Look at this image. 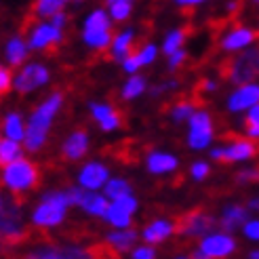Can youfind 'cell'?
<instances>
[{
    "label": "cell",
    "mask_w": 259,
    "mask_h": 259,
    "mask_svg": "<svg viewBox=\"0 0 259 259\" xmlns=\"http://www.w3.org/2000/svg\"><path fill=\"white\" fill-rule=\"evenodd\" d=\"M63 106V95L59 91L51 93L45 97L40 103L36 106V110L30 114V118L25 120V141H23V150L28 152H40L49 139L51 126H53L55 116L59 114Z\"/></svg>",
    "instance_id": "1"
},
{
    "label": "cell",
    "mask_w": 259,
    "mask_h": 259,
    "mask_svg": "<svg viewBox=\"0 0 259 259\" xmlns=\"http://www.w3.org/2000/svg\"><path fill=\"white\" fill-rule=\"evenodd\" d=\"M70 198L66 190H49L42 194V198L38 200L34 211L30 215V222L38 230H53L59 228L66 222V215L70 209Z\"/></svg>",
    "instance_id": "2"
},
{
    "label": "cell",
    "mask_w": 259,
    "mask_h": 259,
    "mask_svg": "<svg viewBox=\"0 0 259 259\" xmlns=\"http://www.w3.org/2000/svg\"><path fill=\"white\" fill-rule=\"evenodd\" d=\"M25 236V219L15 194L0 190V242H19Z\"/></svg>",
    "instance_id": "3"
},
{
    "label": "cell",
    "mask_w": 259,
    "mask_h": 259,
    "mask_svg": "<svg viewBox=\"0 0 259 259\" xmlns=\"http://www.w3.org/2000/svg\"><path fill=\"white\" fill-rule=\"evenodd\" d=\"M38 179H40V171L28 158H21L17 162L5 166L3 173H0V181H3L5 190L15 194V196L34 190L38 186Z\"/></svg>",
    "instance_id": "4"
},
{
    "label": "cell",
    "mask_w": 259,
    "mask_h": 259,
    "mask_svg": "<svg viewBox=\"0 0 259 259\" xmlns=\"http://www.w3.org/2000/svg\"><path fill=\"white\" fill-rule=\"evenodd\" d=\"M226 74L228 80L236 87L251 84L259 76V47H251L242 51V55L226 61Z\"/></svg>",
    "instance_id": "5"
},
{
    "label": "cell",
    "mask_w": 259,
    "mask_h": 259,
    "mask_svg": "<svg viewBox=\"0 0 259 259\" xmlns=\"http://www.w3.org/2000/svg\"><path fill=\"white\" fill-rule=\"evenodd\" d=\"M51 80V70L40 61H28L25 66H21L15 76H13V89L21 95L34 93V91L42 89Z\"/></svg>",
    "instance_id": "6"
},
{
    "label": "cell",
    "mask_w": 259,
    "mask_h": 259,
    "mask_svg": "<svg viewBox=\"0 0 259 259\" xmlns=\"http://www.w3.org/2000/svg\"><path fill=\"white\" fill-rule=\"evenodd\" d=\"M215 226H217V219H215L211 213L200 211V209L186 213V215L175 224L177 234L186 236V238H200V240H202L204 236L213 234V228H215Z\"/></svg>",
    "instance_id": "7"
},
{
    "label": "cell",
    "mask_w": 259,
    "mask_h": 259,
    "mask_svg": "<svg viewBox=\"0 0 259 259\" xmlns=\"http://www.w3.org/2000/svg\"><path fill=\"white\" fill-rule=\"evenodd\" d=\"M188 146L192 150H206L213 141V118L206 110H196L188 120Z\"/></svg>",
    "instance_id": "8"
},
{
    "label": "cell",
    "mask_w": 259,
    "mask_h": 259,
    "mask_svg": "<svg viewBox=\"0 0 259 259\" xmlns=\"http://www.w3.org/2000/svg\"><path fill=\"white\" fill-rule=\"evenodd\" d=\"M68 192V198H70V204L72 206H78L82 209L87 215L91 217H106L108 209H110V200L103 196L99 192H84L82 188H70L66 190Z\"/></svg>",
    "instance_id": "9"
},
{
    "label": "cell",
    "mask_w": 259,
    "mask_h": 259,
    "mask_svg": "<svg viewBox=\"0 0 259 259\" xmlns=\"http://www.w3.org/2000/svg\"><path fill=\"white\" fill-rule=\"evenodd\" d=\"M257 152H259V148H257L255 141H251L247 137H240V139H234L228 146L213 148L211 158L217 162H244V160H251Z\"/></svg>",
    "instance_id": "10"
},
{
    "label": "cell",
    "mask_w": 259,
    "mask_h": 259,
    "mask_svg": "<svg viewBox=\"0 0 259 259\" xmlns=\"http://www.w3.org/2000/svg\"><path fill=\"white\" fill-rule=\"evenodd\" d=\"M139 209V202L135 196H126V198H120V200H114L110 202V209L106 213V222L116 228V230H128L133 226V215L137 213Z\"/></svg>",
    "instance_id": "11"
},
{
    "label": "cell",
    "mask_w": 259,
    "mask_h": 259,
    "mask_svg": "<svg viewBox=\"0 0 259 259\" xmlns=\"http://www.w3.org/2000/svg\"><path fill=\"white\" fill-rule=\"evenodd\" d=\"M110 181V169L99 160H89L78 171V188L84 192H99Z\"/></svg>",
    "instance_id": "12"
},
{
    "label": "cell",
    "mask_w": 259,
    "mask_h": 259,
    "mask_svg": "<svg viewBox=\"0 0 259 259\" xmlns=\"http://www.w3.org/2000/svg\"><path fill=\"white\" fill-rule=\"evenodd\" d=\"M255 40H257V32L253 28L242 25V23H232L222 34V38H219V47L228 51V53H232V51H242V49L247 51V49H251V45Z\"/></svg>",
    "instance_id": "13"
},
{
    "label": "cell",
    "mask_w": 259,
    "mask_h": 259,
    "mask_svg": "<svg viewBox=\"0 0 259 259\" xmlns=\"http://www.w3.org/2000/svg\"><path fill=\"white\" fill-rule=\"evenodd\" d=\"M25 40H28L30 51H47L63 40V30L55 28V25L49 21H38L30 30Z\"/></svg>",
    "instance_id": "14"
},
{
    "label": "cell",
    "mask_w": 259,
    "mask_h": 259,
    "mask_svg": "<svg viewBox=\"0 0 259 259\" xmlns=\"http://www.w3.org/2000/svg\"><path fill=\"white\" fill-rule=\"evenodd\" d=\"M198 249L211 259H228L230 255L236 253V240L232 234H226V232H213V234L200 240Z\"/></svg>",
    "instance_id": "15"
},
{
    "label": "cell",
    "mask_w": 259,
    "mask_h": 259,
    "mask_svg": "<svg viewBox=\"0 0 259 259\" xmlns=\"http://www.w3.org/2000/svg\"><path fill=\"white\" fill-rule=\"evenodd\" d=\"M257 103H259V84L251 82V84L236 87V91H232L226 106L230 112H249Z\"/></svg>",
    "instance_id": "16"
},
{
    "label": "cell",
    "mask_w": 259,
    "mask_h": 259,
    "mask_svg": "<svg viewBox=\"0 0 259 259\" xmlns=\"http://www.w3.org/2000/svg\"><path fill=\"white\" fill-rule=\"evenodd\" d=\"M89 112H91V116H93V120L99 124L101 131H106V133L116 131V128H120V124H122V116L118 114V110H116L114 106H110V103L91 101Z\"/></svg>",
    "instance_id": "17"
},
{
    "label": "cell",
    "mask_w": 259,
    "mask_h": 259,
    "mask_svg": "<svg viewBox=\"0 0 259 259\" xmlns=\"http://www.w3.org/2000/svg\"><path fill=\"white\" fill-rule=\"evenodd\" d=\"M89 146H91L89 133L82 131V128H78V131H72L66 137V141L61 144V154H63V158H66V160L76 162V160H80V158L87 156Z\"/></svg>",
    "instance_id": "18"
},
{
    "label": "cell",
    "mask_w": 259,
    "mask_h": 259,
    "mask_svg": "<svg viewBox=\"0 0 259 259\" xmlns=\"http://www.w3.org/2000/svg\"><path fill=\"white\" fill-rule=\"evenodd\" d=\"M177 228H175V222H171V219H154V222H150L144 228L141 238L148 242V247H154V244H160L169 236H173Z\"/></svg>",
    "instance_id": "19"
},
{
    "label": "cell",
    "mask_w": 259,
    "mask_h": 259,
    "mask_svg": "<svg viewBox=\"0 0 259 259\" xmlns=\"http://www.w3.org/2000/svg\"><path fill=\"white\" fill-rule=\"evenodd\" d=\"M249 222V209L242 204H226L222 209V219H219V228L226 234H232L234 230H238L242 224Z\"/></svg>",
    "instance_id": "20"
},
{
    "label": "cell",
    "mask_w": 259,
    "mask_h": 259,
    "mask_svg": "<svg viewBox=\"0 0 259 259\" xmlns=\"http://www.w3.org/2000/svg\"><path fill=\"white\" fill-rule=\"evenodd\" d=\"M179 166V158L175 154H169V152H150L146 156V169L152 173V175H166V173H173L177 171Z\"/></svg>",
    "instance_id": "21"
},
{
    "label": "cell",
    "mask_w": 259,
    "mask_h": 259,
    "mask_svg": "<svg viewBox=\"0 0 259 259\" xmlns=\"http://www.w3.org/2000/svg\"><path fill=\"white\" fill-rule=\"evenodd\" d=\"M28 55H30V47L28 40L23 36H11L7 45H5V59L9 66L13 68H21L28 63Z\"/></svg>",
    "instance_id": "22"
},
{
    "label": "cell",
    "mask_w": 259,
    "mask_h": 259,
    "mask_svg": "<svg viewBox=\"0 0 259 259\" xmlns=\"http://www.w3.org/2000/svg\"><path fill=\"white\" fill-rule=\"evenodd\" d=\"M135 30L133 28H126L122 32H118L114 36V40H112V47H110V53L116 61H124L128 55L135 51Z\"/></svg>",
    "instance_id": "23"
},
{
    "label": "cell",
    "mask_w": 259,
    "mask_h": 259,
    "mask_svg": "<svg viewBox=\"0 0 259 259\" xmlns=\"http://www.w3.org/2000/svg\"><path fill=\"white\" fill-rule=\"evenodd\" d=\"M139 234L137 230L128 228V230H114L106 236V244L110 249H114L116 253H126V251H133L135 249V242H137Z\"/></svg>",
    "instance_id": "24"
},
{
    "label": "cell",
    "mask_w": 259,
    "mask_h": 259,
    "mask_svg": "<svg viewBox=\"0 0 259 259\" xmlns=\"http://www.w3.org/2000/svg\"><path fill=\"white\" fill-rule=\"evenodd\" d=\"M3 135H5V139L17 141V144L23 146V141H25V120H23V116L19 112L5 114V118H3Z\"/></svg>",
    "instance_id": "25"
},
{
    "label": "cell",
    "mask_w": 259,
    "mask_h": 259,
    "mask_svg": "<svg viewBox=\"0 0 259 259\" xmlns=\"http://www.w3.org/2000/svg\"><path fill=\"white\" fill-rule=\"evenodd\" d=\"M82 32H112V19L106 9H93L82 21Z\"/></svg>",
    "instance_id": "26"
},
{
    "label": "cell",
    "mask_w": 259,
    "mask_h": 259,
    "mask_svg": "<svg viewBox=\"0 0 259 259\" xmlns=\"http://www.w3.org/2000/svg\"><path fill=\"white\" fill-rule=\"evenodd\" d=\"M103 196L110 202H114V200H120L126 196H133V188L124 177H110L106 188H103Z\"/></svg>",
    "instance_id": "27"
},
{
    "label": "cell",
    "mask_w": 259,
    "mask_h": 259,
    "mask_svg": "<svg viewBox=\"0 0 259 259\" xmlns=\"http://www.w3.org/2000/svg\"><path fill=\"white\" fill-rule=\"evenodd\" d=\"M23 158V146L17 144V141H11L0 137V166H9L13 162H17Z\"/></svg>",
    "instance_id": "28"
},
{
    "label": "cell",
    "mask_w": 259,
    "mask_h": 259,
    "mask_svg": "<svg viewBox=\"0 0 259 259\" xmlns=\"http://www.w3.org/2000/svg\"><path fill=\"white\" fill-rule=\"evenodd\" d=\"M146 89H148V82H146V78L141 74L128 76V78L124 80V84H122V89H120V97L124 101H133V99L144 95Z\"/></svg>",
    "instance_id": "29"
},
{
    "label": "cell",
    "mask_w": 259,
    "mask_h": 259,
    "mask_svg": "<svg viewBox=\"0 0 259 259\" xmlns=\"http://www.w3.org/2000/svg\"><path fill=\"white\" fill-rule=\"evenodd\" d=\"M61 11H66V0H38L34 5V15L42 21H51Z\"/></svg>",
    "instance_id": "30"
},
{
    "label": "cell",
    "mask_w": 259,
    "mask_h": 259,
    "mask_svg": "<svg viewBox=\"0 0 259 259\" xmlns=\"http://www.w3.org/2000/svg\"><path fill=\"white\" fill-rule=\"evenodd\" d=\"M186 38H188V28H175V30H171L169 34H166L164 42H162V53L169 55V57L175 55L177 51L184 49Z\"/></svg>",
    "instance_id": "31"
},
{
    "label": "cell",
    "mask_w": 259,
    "mask_h": 259,
    "mask_svg": "<svg viewBox=\"0 0 259 259\" xmlns=\"http://www.w3.org/2000/svg\"><path fill=\"white\" fill-rule=\"evenodd\" d=\"M133 13L131 0H110L108 3V15L112 21H126Z\"/></svg>",
    "instance_id": "32"
},
{
    "label": "cell",
    "mask_w": 259,
    "mask_h": 259,
    "mask_svg": "<svg viewBox=\"0 0 259 259\" xmlns=\"http://www.w3.org/2000/svg\"><path fill=\"white\" fill-rule=\"evenodd\" d=\"M194 114H196V106H194L192 99H181V101H175L171 106V118L175 122H186V120L192 118Z\"/></svg>",
    "instance_id": "33"
},
{
    "label": "cell",
    "mask_w": 259,
    "mask_h": 259,
    "mask_svg": "<svg viewBox=\"0 0 259 259\" xmlns=\"http://www.w3.org/2000/svg\"><path fill=\"white\" fill-rule=\"evenodd\" d=\"M244 133L247 139H259V103L244 116Z\"/></svg>",
    "instance_id": "34"
},
{
    "label": "cell",
    "mask_w": 259,
    "mask_h": 259,
    "mask_svg": "<svg viewBox=\"0 0 259 259\" xmlns=\"http://www.w3.org/2000/svg\"><path fill=\"white\" fill-rule=\"evenodd\" d=\"M156 55H158V47L152 45V42H148V45H144L141 49H137V61H139V66H150V63L156 59Z\"/></svg>",
    "instance_id": "35"
},
{
    "label": "cell",
    "mask_w": 259,
    "mask_h": 259,
    "mask_svg": "<svg viewBox=\"0 0 259 259\" xmlns=\"http://www.w3.org/2000/svg\"><path fill=\"white\" fill-rule=\"evenodd\" d=\"M190 175L194 181H202L211 175V164L209 162H204V160H198V162H194L190 166Z\"/></svg>",
    "instance_id": "36"
},
{
    "label": "cell",
    "mask_w": 259,
    "mask_h": 259,
    "mask_svg": "<svg viewBox=\"0 0 259 259\" xmlns=\"http://www.w3.org/2000/svg\"><path fill=\"white\" fill-rule=\"evenodd\" d=\"M13 76L15 74L11 72L9 66H3V63H0V95L9 93V91L13 89Z\"/></svg>",
    "instance_id": "37"
},
{
    "label": "cell",
    "mask_w": 259,
    "mask_h": 259,
    "mask_svg": "<svg viewBox=\"0 0 259 259\" xmlns=\"http://www.w3.org/2000/svg\"><path fill=\"white\" fill-rule=\"evenodd\" d=\"M236 181L238 184H257L259 181V166H249V169L238 171Z\"/></svg>",
    "instance_id": "38"
},
{
    "label": "cell",
    "mask_w": 259,
    "mask_h": 259,
    "mask_svg": "<svg viewBox=\"0 0 259 259\" xmlns=\"http://www.w3.org/2000/svg\"><path fill=\"white\" fill-rule=\"evenodd\" d=\"M131 259H156V251H154V247L141 244V247H135L131 251Z\"/></svg>",
    "instance_id": "39"
},
{
    "label": "cell",
    "mask_w": 259,
    "mask_h": 259,
    "mask_svg": "<svg viewBox=\"0 0 259 259\" xmlns=\"http://www.w3.org/2000/svg\"><path fill=\"white\" fill-rule=\"evenodd\" d=\"M242 232H244V236H247L249 240H257L259 242V219H249V222L242 226Z\"/></svg>",
    "instance_id": "40"
},
{
    "label": "cell",
    "mask_w": 259,
    "mask_h": 259,
    "mask_svg": "<svg viewBox=\"0 0 259 259\" xmlns=\"http://www.w3.org/2000/svg\"><path fill=\"white\" fill-rule=\"evenodd\" d=\"M141 66H139V61H137V49L133 51L131 55H128L124 61H122V70L126 72V74H131V76H135L137 74V70H139Z\"/></svg>",
    "instance_id": "41"
},
{
    "label": "cell",
    "mask_w": 259,
    "mask_h": 259,
    "mask_svg": "<svg viewBox=\"0 0 259 259\" xmlns=\"http://www.w3.org/2000/svg\"><path fill=\"white\" fill-rule=\"evenodd\" d=\"M186 59H188V51H186V49L177 51L175 55H171V57H169V70H171V72L179 70L181 66H184V61H186Z\"/></svg>",
    "instance_id": "42"
},
{
    "label": "cell",
    "mask_w": 259,
    "mask_h": 259,
    "mask_svg": "<svg viewBox=\"0 0 259 259\" xmlns=\"http://www.w3.org/2000/svg\"><path fill=\"white\" fill-rule=\"evenodd\" d=\"M177 87H179V80H166V82H160V84H156V87H152L150 93H152L154 97H158V95L166 93V91H173V89H177Z\"/></svg>",
    "instance_id": "43"
},
{
    "label": "cell",
    "mask_w": 259,
    "mask_h": 259,
    "mask_svg": "<svg viewBox=\"0 0 259 259\" xmlns=\"http://www.w3.org/2000/svg\"><path fill=\"white\" fill-rule=\"evenodd\" d=\"M49 23H53V25H55V28L63 30V28H66V23H68V13H66V11H61V13H57V15H55L53 19H51Z\"/></svg>",
    "instance_id": "44"
},
{
    "label": "cell",
    "mask_w": 259,
    "mask_h": 259,
    "mask_svg": "<svg viewBox=\"0 0 259 259\" xmlns=\"http://www.w3.org/2000/svg\"><path fill=\"white\" fill-rule=\"evenodd\" d=\"M202 91H206V93H213V91H217V80H209V78H206V80H202Z\"/></svg>",
    "instance_id": "45"
},
{
    "label": "cell",
    "mask_w": 259,
    "mask_h": 259,
    "mask_svg": "<svg viewBox=\"0 0 259 259\" xmlns=\"http://www.w3.org/2000/svg\"><path fill=\"white\" fill-rule=\"evenodd\" d=\"M200 0H177V7H200Z\"/></svg>",
    "instance_id": "46"
},
{
    "label": "cell",
    "mask_w": 259,
    "mask_h": 259,
    "mask_svg": "<svg viewBox=\"0 0 259 259\" xmlns=\"http://www.w3.org/2000/svg\"><path fill=\"white\" fill-rule=\"evenodd\" d=\"M247 209H251V211H257L259 213V196H253L251 200H249V206Z\"/></svg>",
    "instance_id": "47"
},
{
    "label": "cell",
    "mask_w": 259,
    "mask_h": 259,
    "mask_svg": "<svg viewBox=\"0 0 259 259\" xmlns=\"http://www.w3.org/2000/svg\"><path fill=\"white\" fill-rule=\"evenodd\" d=\"M190 259H211V257H209V255H204L200 249H196V251H194V253L190 255Z\"/></svg>",
    "instance_id": "48"
},
{
    "label": "cell",
    "mask_w": 259,
    "mask_h": 259,
    "mask_svg": "<svg viewBox=\"0 0 259 259\" xmlns=\"http://www.w3.org/2000/svg\"><path fill=\"white\" fill-rule=\"evenodd\" d=\"M249 259H259V251H251L249 253Z\"/></svg>",
    "instance_id": "49"
},
{
    "label": "cell",
    "mask_w": 259,
    "mask_h": 259,
    "mask_svg": "<svg viewBox=\"0 0 259 259\" xmlns=\"http://www.w3.org/2000/svg\"><path fill=\"white\" fill-rule=\"evenodd\" d=\"M175 259H190V257H175Z\"/></svg>",
    "instance_id": "50"
},
{
    "label": "cell",
    "mask_w": 259,
    "mask_h": 259,
    "mask_svg": "<svg viewBox=\"0 0 259 259\" xmlns=\"http://www.w3.org/2000/svg\"><path fill=\"white\" fill-rule=\"evenodd\" d=\"M255 7H257V11H259V3H257V5H255Z\"/></svg>",
    "instance_id": "51"
}]
</instances>
